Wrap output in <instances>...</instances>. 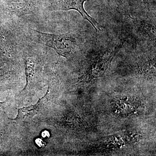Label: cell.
<instances>
[{
    "label": "cell",
    "instance_id": "obj_4",
    "mask_svg": "<svg viewBox=\"0 0 156 156\" xmlns=\"http://www.w3.org/2000/svg\"><path fill=\"white\" fill-rule=\"evenodd\" d=\"M119 98L116 101L114 106L115 108L119 111L122 114H128L133 113L135 109L138 108V102L136 101L134 98Z\"/></svg>",
    "mask_w": 156,
    "mask_h": 156
},
{
    "label": "cell",
    "instance_id": "obj_7",
    "mask_svg": "<svg viewBox=\"0 0 156 156\" xmlns=\"http://www.w3.org/2000/svg\"><path fill=\"white\" fill-rule=\"evenodd\" d=\"M42 136L44 138H48L50 137V134L48 131H44L42 134Z\"/></svg>",
    "mask_w": 156,
    "mask_h": 156
},
{
    "label": "cell",
    "instance_id": "obj_5",
    "mask_svg": "<svg viewBox=\"0 0 156 156\" xmlns=\"http://www.w3.org/2000/svg\"><path fill=\"white\" fill-rule=\"evenodd\" d=\"M37 144L39 146V147H44L46 145V143L41 138H38L36 140Z\"/></svg>",
    "mask_w": 156,
    "mask_h": 156
},
{
    "label": "cell",
    "instance_id": "obj_6",
    "mask_svg": "<svg viewBox=\"0 0 156 156\" xmlns=\"http://www.w3.org/2000/svg\"><path fill=\"white\" fill-rule=\"evenodd\" d=\"M113 2L115 3L117 5L120 7H123V2L122 0H112Z\"/></svg>",
    "mask_w": 156,
    "mask_h": 156
},
{
    "label": "cell",
    "instance_id": "obj_2",
    "mask_svg": "<svg viewBox=\"0 0 156 156\" xmlns=\"http://www.w3.org/2000/svg\"><path fill=\"white\" fill-rule=\"evenodd\" d=\"M87 0H53L52 6L56 11H68L75 10L80 13L84 19L87 20L98 31L97 27L99 25L93 17L87 13L84 8V3Z\"/></svg>",
    "mask_w": 156,
    "mask_h": 156
},
{
    "label": "cell",
    "instance_id": "obj_1",
    "mask_svg": "<svg viewBox=\"0 0 156 156\" xmlns=\"http://www.w3.org/2000/svg\"><path fill=\"white\" fill-rule=\"evenodd\" d=\"M33 30L39 43L52 48L60 56L68 57L79 49L78 41L74 34H52Z\"/></svg>",
    "mask_w": 156,
    "mask_h": 156
},
{
    "label": "cell",
    "instance_id": "obj_3",
    "mask_svg": "<svg viewBox=\"0 0 156 156\" xmlns=\"http://www.w3.org/2000/svg\"><path fill=\"white\" fill-rule=\"evenodd\" d=\"M37 3V0H10L8 7L14 14H30L35 10Z\"/></svg>",
    "mask_w": 156,
    "mask_h": 156
}]
</instances>
